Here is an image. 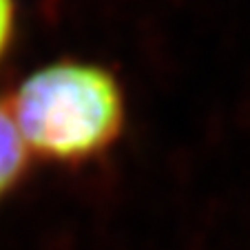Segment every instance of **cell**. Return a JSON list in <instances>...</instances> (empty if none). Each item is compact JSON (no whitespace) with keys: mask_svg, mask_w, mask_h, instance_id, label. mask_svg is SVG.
Segmentation results:
<instances>
[{"mask_svg":"<svg viewBox=\"0 0 250 250\" xmlns=\"http://www.w3.org/2000/svg\"><path fill=\"white\" fill-rule=\"evenodd\" d=\"M9 111L31 151L58 162H82L118 137L124 100L102 66L58 62L18 86Z\"/></svg>","mask_w":250,"mask_h":250,"instance_id":"cell-1","label":"cell"},{"mask_svg":"<svg viewBox=\"0 0 250 250\" xmlns=\"http://www.w3.org/2000/svg\"><path fill=\"white\" fill-rule=\"evenodd\" d=\"M27 166V144L9 109L0 104V199L22 177Z\"/></svg>","mask_w":250,"mask_h":250,"instance_id":"cell-2","label":"cell"},{"mask_svg":"<svg viewBox=\"0 0 250 250\" xmlns=\"http://www.w3.org/2000/svg\"><path fill=\"white\" fill-rule=\"evenodd\" d=\"M16 24V5L14 0H0V58L5 56L7 47L14 36Z\"/></svg>","mask_w":250,"mask_h":250,"instance_id":"cell-3","label":"cell"}]
</instances>
